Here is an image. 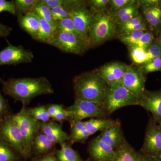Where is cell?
<instances>
[{"label": "cell", "mask_w": 161, "mask_h": 161, "mask_svg": "<svg viewBox=\"0 0 161 161\" xmlns=\"http://www.w3.org/2000/svg\"><path fill=\"white\" fill-rule=\"evenodd\" d=\"M117 25L108 10L94 14L89 35L91 46L98 45L113 37L116 34Z\"/></svg>", "instance_id": "277c9868"}, {"label": "cell", "mask_w": 161, "mask_h": 161, "mask_svg": "<svg viewBox=\"0 0 161 161\" xmlns=\"http://www.w3.org/2000/svg\"><path fill=\"white\" fill-rule=\"evenodd\" d=\"M114 161H142V156L136 152L127 141L118 149Z\"/></svg>", "instance_id": "7402d4cb"}, {"label": "cell", "mask_w": 161, "mask_h": 161, "mask_svg": "<svg viewBox=\"0 0 161 161\" xmlns=\"http://www.w3.org/2000/svg\"><path fill=\"white\" fill-rule=\"evenodd\" d=\"M56 27L57 30L61 31L74 34L77 35V36H79L80 37L83 38L84 40H85L83 37L81 36V35L78 32L77 30L76 29L72 19L70 17L64 18V19L56 22Z\"/></svg>", "instance_id": "4dcf8cb0"}, {"label": "cell", "mask_w": 161, "mask_h": 161, "mask_svg": "<svg viewBox=\"0 0 161 161\" xmlns=\"http://www.w3.org/2000/svg\"><path fill=\"white\" fill-rule=\"evenodd\" d=\"M155 38V36L152 32L147 31L145 32L140 39L132 46L137 47L147 50Z\"/></svg>", "instance_id": "f35d334b"}, {"label": "cell", "mask_w": 161, "mask_h": 161, "mask_svg": "<svg viewBox=\"0 0 161 161\" xmlns=\"http://www.w3.org/2000/svg\"><path fill=\"white\" fill-rule=\"evenodd\" d=\"M9 114V106L8 101L3 97L0 91V120Z\"/></svg>", "instance_id": "7bdbcfd3"}, {"label": "cell", "mask_w": 161, "mask_h": 161, "mask_svg": "<svg viewBox=\"0 0 161 161\" xmlns=\"http://www.w3.org/2000/svg\"><path fill=\"white\" fill-rule=\"evenodd\" d=\"M34 161H57V159L54 156L50 155Z\"/></svg>", "instance_id": "681fc988"}, {"label": "cell", "mask_w": 161, "mask_h": 161, "mask_svg": "<svg viewBox=\"0 0 161 161\" xmlns=\"http://www.w3.org/2000/svg\"><path fill=\"white\" fill-rule=\"evenodd\" d=\"M145 32L142 31H132L118 35V37L121 42L129 47L134 45L140 39Z\"/></svg>", "instance_id": "1f68e13d"}, {"label": "cell", "mask_w": 161, "mask_h": 161, "mask_svg": "<svg viewBox=\"0 0 161 161\" xmlns=\"http://www.w3.org/2000/svg\"><path fill=\"white\" fill-rule=\"evenodd\" d=\"M141 8L149 31L152 32L157 37L161 27V5Z\"/></svg>", "instance_id": "ac0fdd59"}, {"label": "cell", "mask_w": 161, "mask_h": 161, "mask_svg": "<svg viewBox=\"0 0 161 161\" xmlns=\"http://www.w3.org/2000/svg\"><path fill=\"white\" fill-rule=\"evenodd\" d=\"M65 110L68 114L67 120L70 123L85 119L98 118L105 113L103 104L77 99Z\"/></svg>", "instance_id": "ba28073f"}, {"label": "cell", "mask_w": 161, "mask_h": 161, "mask_svg": "<svg viewBox=\"0 0 161 161\" xmlns=\"http://www.w3.org/2000/svg\"><path fill=\"white\" fill-rule=\"evenodd\" d=\"M89 152L96 161H114L116 154L115 149L98 136L90 143Z\"/></svg>", "instance_id": "9a60e30c"}, {"label": "cell", "mask_w": 161, "mask_h": 161, "mask_svg": "<svg viewBox=\"0 0 161 161\" xmlns=\"http://www.w3.org/2000/svg\"><path fill=\"white\" fill-rule=\"evenodd\" d=\"M39 130L45 134L54 145H61L70 139L68 134L64 131L60 125L53 122H40Z\"/></svg>", "instance_id": "2e32d148"}, {"label": "cell", "mask_w": 161, "mask_h": 161, "mask_svg": "<svg viewBox=\"0 0 161 161\" xmlns=\"http://www.w3.org/2000/svg\"><path fill=\"white\" fill-rule=\"evenodd\" d=\"M139 106L151 113L153 120L157 123L161 125V90H146L139 100Z\"/></svg>", "instance_id": "5bb4252c"}, {"label": "cell", "mask_w": 161, "mask_h": 161, "mask_svg": "<svg viewBox=\"0 0 161 161\" xmlns=\"http://www.w3.org/2000/svg\"><path fill=\"white\" fill-rule=\"evenodd\" d=\"M130 51V58L132 62L136 66L145 64L147 62V50L137 47L132 46L128 47Z\"/></svg>", "instance_id": "f546056e"}, {"label": "cell", "mask_w": 161, "mask_h": 161, "mask_svg": "<svg viewBox=\"0 0 161 161\" xmlns=\"http://www.w3.org/2000/svg\"><path fill=\"white\" fill-rule=\"evenodd\" d=\"M36 14L40 21V28L34 40L50 45L53 39L57 29L46 20Z\"/></svg>", "instance_id": "44dd1931"}, {"label": "cell", "mask_w": 161, "mask_h": 161, "mask_svg": "<svg viewBox=\"0 0 161 161\" xmlns=\"http://www.w3.org/2000/svg\"><path fill=\"white\" fill-rule=\"evenodd\" d=\"M42 1L51 9L63 6L72 9H75L86 2L81 0H42Z\"/></svg>", "instance_id": "f1b7e54d"}, {"label": "cell", "mask_w": 161, "mask_h": 161, "mask_svg": "<svg viewBox=\"0 0 161 161\" xmlns=\"http://www.w3.org/2000/svg\"><path fill=\"white\" fill-rule=\"evenodd\" d=\"M71 124V136L73 142H82L92 134L87 130L82 121H77Z\"/></svg>", "instance_id": "603a6c76"}, {"label": "cell", "mask_w": 161, "mask_h": 161, "mask_svg": "<svg viewBox=\"0 0 161 161\" xmlns=\"http://www.w3.org/2000/svg\"><path fill=\"white\" fill-rule=\"evenodd\" d=\"M0 140L21 155L26 156L23 136L11 114L0 120Z\"/></svg>", "instance_id": "8992f818"}, {"label": "cell", "mask_w": 161, "mask_h": 161, "mask_svg": "<svg viewBox=\"0 0 161 161\" xmlns=\"http://www.w3.org/2000/svg\"><path fill=\"white\" fill-rule=\"evenodd\" d=\"M147 62L161 55V42L155 37L150 47L147 50Z\"/></svg>", "instance_id": "d590c367"}, {"label": "cell", "mask_w": 161, "mask_h": 161, "mask_svg": "<svg viewBox=\"0 0 161 161\" xmlns=\"http://www.w3.org/2000/svg\"><path fill=\"white\" fill-rule=\"evenodd\" d=\"M46 108L47 112L50 115L51 118L54 116L55 114H57L60 110L64 108L63 105H62L55 104L48 105V106H46Z\"/></svg>", "instance_id": "f6af8a7d"}, {"label": "cell", "mask_w": 161, "mask_h": 161, "mask_svg": "<svg viewBox=\"0 0 161 161\" xmlns=\"http://www.w3.org/2000/svg\"><path fill=\"white\" fill-rule=\"evenodd\" d=\"M137 2L140 8L155 7L161 5V0H138Z\"/></svg>", "instance_id": "ee69618b"}, {"label": "cell", "mask_w": 161, "mask_h": 161, "mask_svg": "<svg viewBox=\"0 0 161 161\" xmlns=\"http://www.w3.org/2000/svg\"><path fill=\"white\" fill-rule=\"evenodd\" d=\"M159 40H160V41H161V40H160V39H159Z\"/></svg>", "instance_id": "f5cc1de1"}, {"label": "cell", "mask_w": 161, "mask_h": 161, "mask_svg": "<svg viewBox=\"0 0 161 161\" xmlns=\"http://www.w3.org/2000/svg\"><path fill=\"white\" fill-rule=\"evenodd\" d=\"M144 21H145V20L144 19L143 16L142 14L140 13L126 23H124L122 25L117 26L116 34L118 35L122 34L131 26L142 23Z\"/></svg>", "instance_id": "74e56055"}, {"label": "cell", "mask_w": 161, "mask_h": 161, "mask_svg": "<svg viewBox=\"0 0 161 161\" xmlns=\"http://www.w3.org/2000/svg\"><path fill=\"white\" fill-rule=\"evenodd\" d=\"M115 121L105 119L92 118L89 120L84 121L87 130L92 134L101 131L103 132L112 126Z\"/></svg>", "instance_id": "cb8c5ba5"}, {"label": "cell", "mask_w": 161, "mask_h": 161, "mask_svg": "<svg viewBox=\"0 0 161 161\" xmlns=\"http://www.w3.org/2000/svg\"><path fill=\"white\" fill-rule=\"evenodd\" d=\"M142 161H161V157H153L149 156H142Z\"/></svg>", "instance_id": "c3c4849f"}, {"label": "cell", "mask_w": 161, "mask_h": 161, "mask_svg": "<svg viewBox=\"0 0 161 161\" xmlns=\"http://www.w3.org/2000/svg\"><path fill=\"white\" fill-rule=\"evenodd\" d=\"M98 136L115 150L122 146L126 141L124 137L120 124L117 121H115V124L108 130L101 132Z\"/></svg>", "instance_id": "e0dca14e"}, {"label": "cell", "mask_w": 161, "mask_h": 161, "mask_svg": "<svg viewBox=\"0 0 161 161\" xmlns=\"http://www.w3.org/2000/svg\"><path fill=\"white\" fill-rule=\"evenodd\" d=\"M139 100L121 83L108 85L104 99L105 113L112 114L116 110L129 106L138 105Z\"/></svg>", "instance_id": "3957f363"}, {"label": "cell", "mask_w": 161, "mask_h": 161, "mask_svg": "<svg viewBox=\"0 0 161 161\" xmlns=\"http://www.w3.org/2000/svg\"><path fill=\"white\" fill-rule=\"evenodd\" d=\"M73 9L68 7L59 6L51 9L52 16L55 22L64 18L70 17Z\"/></svg>", "instance_id": "ab89813d"}, {"label": "cell", "mask_w": 161, "mask_h": 161, "mask_svg": "<svg viewBox=\"0 0 161 161\" xmlns=\"http://www.w3.org/2000/svg\"><path fill=\"white\" fill-rule=\"evenodd\" d=\"M50 45L64 53L78 55L82 54L90 47L89 43L79 36L57 30Z\"/></svg>", "instance_id": "52a82bcc"}, {"label": "cell", "mask_w": 161, "mask_h": 161, "mask_svg": "<svg viewBox=\"0 0 161 161\" xmlns=\"http://www.w3.org/2000/svg\"><path fill=\"white\" fill-rule=\"evenodd\" d=\"M73 83L75 99L103 103L107 84L94 70L76 76Z\"/></svg>", "instance_id": "7a4b0ae2"}, {"label": "cell", "mask_w": 161, "mask_h": 161, "mask_svg": "<svg viewBox=\"0 0 161 161\" xmlns=\"http://www.w3.org/2000/svg\"><path fill=\"white\" fill-rule=\"evenodd\" d=\"M110 0H91L87 1L88 6L92 12H101L107 10Z\"/></svg>", "instance_id": "60d3db41"}, {"label": "cell", "mask_w": 161, "mask_h": 161, "mask_svg": "<svg viewBox=\"0 0 161 161\" xmlns=\"http://www.w3.org/2000/svg\"><path fill=\"white\" fill-rule=\"evenodd\" d=\"M51 118L54 120L61 123L64 121L68 120V114L65 109L64 108L59 111Z\"/></svg>", "instance_id": "bcb514c9"}, {"label": "cell", "mask_w": 161, "mask_h": 161, "mask_svg": "<svg viewBox=\"0 0 161 161\" xmlns=\"http://www.w3.org/2000/svg\"><path fill=\"white\" fill-rule=\"evenodd\" d=\"M125 66L126 64L120 62H111L104 64L94 71L108 85H112L121 83Z\"/></svg>", "instance_id": "4fadbf2b"}, {"label": "cell", "mask_w": 161, "mask_h": 161, "mask_svg": "<svg viewBox=\"0 0 161 161\" xmlns=\"http://www.w3.org/2000/svg\"><path fill=\"white\" fill-rule=\"evenodd\" d=\"M0 82L4 94L22 103L23 106L37 96L54 93L51 84L44 77L10 78L6 80L0 78Z\"/></svg>", "instance_id": "6da1fadb"}, {"label": "cell", "mask_w": 161, "mask_h": 161, "mask_svg": "<svg viewBox=\"0 0 161 161\" xmlns=\"http://www.w3.org/2000/svg\"><path fill=\"white\" fill-rule=\"evenodd\" d=\"M87 1L72 10L70 18L78 32L90 45L89 35L94 14L87 7ZM91 47V45H90Z\"/></svg>", "instance_id": "7c38bea8"}, {"label": "cell", "mask_w": 161, "mask_h": 161, "mask_svg": "<svg viewBox=\"0 0 161 161\" xmlns=\"http://www.w3.org/2000/svg\"><path fill=\"white\" fill-rule=\"evenodd\" d=\"M144 75L154 72H161V55L147 63L137 66Z\"/></svg>", "instance_id": "d6a6232c"}, {"label": "cell", "mask_w": 161, "mask_h": 161, "mask_svg": "<svg viewBox=\"0 0 161 161\" xmlns=\"http://www.w3.org/2000/svg\"><path fill=\"white\" fill-rule=\"evenodd\" d=\"M158 39H160V40H161V27L160 28V29L159 31L158 36L157 37Z\"/></svg>", "instance_id": "f907efd6"}, {"label": "cell", "mask_w": 161, "mask_h": 161, "mask_svg": "<svg viewBox=\"0 0 161 161\" xmlns=\"http://www.w3.org/2000/svg\"><path fill=\"white\" fill-rule=\"evenodd\" d=\"M81 161V160H79V161Z\"/></svg>", "instance_id": "816d5d0a"}, {"label": "cell", "mask_w": 161, "mask_h": 161, "mask_svg": "<svg viewBox=\"0 0 161 161\" xmlns=\"http://www.w3.org/2000/svg\"><path fill=\"white\" fill-rule=\"evenodd\" d=\"M140 8L137 1L128 5L113 14H110L117 26L122 25L130 21L140 14Z\"/></svg>", "instance_id": "ffe728a7"}, {"label": "cell", "mask_w": 161, "mask_h": 161, "mask_svg": "<svg viewBox=\"0 0 161 161\" xmlns=\"http://www.w3.org/2000/svg\"><path fill=\"white\" fill-rule=\"evenodd\" d=\"M31 12L34 13L56 28V22L53 19L51 9L43 3L42 0H39V2Z\"/></svg>", "instance_id": "4316f807"}, {"label": "cell", "mask_w": 161, "mask_h": 161, "mask_svg": "<svg viewBox=\"0 0 161 161\" xmlns=\"http://www.w3.org/2000/svg\"><path fill=\"white\" fill-rule=\"evenodd\" d=\"M142 150L145 155L161 157V125L152 118L147 125Z\"/></svg>", "instance_id": "30bf717a"}, {"label": "cell", "mask_w": 161, "mask_h": 161, "mask_svg": "<svg viewBox=\"0 0 161 161\" xmlns=\"http://www.w3.org/2000/svg\"><path fill=\"white\" fill-rule=\"evenodd\" d=\"M28 110L30 114L34 118L41 122H47L51 118L50 115L47 109L46 106H45L31 108Z\"/></svg>", "instance_id": "836d02e7"}, {"label": "cell", "mask_w": 161, "mask_h": 161, "mask_svg": "<svg viewBox=\"0 0 161 161\" xmlns=\"http://www.w3.org/2000/svg\"><path fill=\"white\" fill-rule=\"evenodd\" d=\"M145 80V75L137 66L126 64L121 83L139 100L146 91Z\"/></svg>", "instance_id": "8fae6325"}, {"label": "cell", "mask_w": 161, "mask_h": 161, "mask_svg": "<svg viewBox=\"0 0 161 161\" xmlns=\"http://www.w3.org/2000/svg\"><path fill=\"white\" fill-rule=\"evenodd\" d=\"M54 145L46 135L40 131V132H37L35 136L32 149L37 153L43 154L51 151Z\"/></svg>", "instance_id": "d4e9b609"}, {"label": "cell", "mask_w": 161, "mask_h": 161, "mask_svg": "<svg viewBox=\"0 0 161 161\" xmlns=\"http://www.w3.org/2000/svg\"><path fill=\"white\" fill-rule=\"evenodd\" d=\"M60 149L57 151L58 161H78L80 157L78 153L66 142L60 145Z\"/></svg>", "instance_id": "484cf974"}, {"label": "cell", "mask_w": 161, "mask_h": 161, "mask_svg": "<svg viewBox=\"0 0 161 161\" xmlns=\"http://www.w3.org/2000/svg\"><path fill=\"white\" fill-rule=\"evenodd\" d=\"M3 12H7L12 14L16 15V12L13 1L0 0V13Z\"/></svg>", "instance_id": "b9f144b4"}, {"label": "cell", "mask_w": 161, "mask_h": 161, "mask_svg": "<svg viewBox=\"0 0 161 161\" xmlns=\"http://www.w3.org/2000/svg\"><path fill=\"white\" fill-rule=\"evenodd\" d=\"M12 30V27L0 23V38L7 37L10 35Z\"/></svg>", "instance_id": "7dc6e473"}, {"label": "cell", "mask_w": 161, "mask_h": 161, "mask_svg": "<svg viewBox=\"0 0 161 161\" xmlns=\"http://www.w3.org/2000/svg\"><path fill=\"white\" fill-rule=\"evenodd\" d=\"M15 151L12 147L0 140V161H15Z\"/></svg>", "instance_id": "e575fe53"}, {"label": "cell", "mask_w": 161, "mask_h": 161, "mask_svg": "<svg viewBox=\"0 0 161 161\" xmlns=\"http://www.w3.org/2000/svg\"></svg>", "instance_id": "db71d44e"}, {"label": "cell", "mask_w": 161, "mask_h": 161, "mask_svg": "<svg viewBox=\"0 0 161 161\" xmlns=\"http://www.w3.org/2000/svg\"><path fill=\"white\" fill-rule=\"evenodd\" d=\"M39 0H14L16 14L25 15L31 12Z\"/></svg>", "instance_id": "83f0119b"}, {"label": "cell", "mask_w": 161, "mask_h": 161, "mask_svg": "<svg viewBox=\"0 0 161 161\" xmlns=\"http://www.w3.org/2000/svg\"><path fill=\"white\" fill-rule=\"evenodd\" d=\"M136 0H110L107 10L110 14H113L120 9L134 3Z\"/></svg>", "instance_id": "8d00e7d4"}, {"label": "cell", "mask_w": 161, "mask_h": 161, "mask_svg": "<svg viewBox=\"0 0 161 161\" xmlns=\"http://www.w3.org/2000/svg\"><path fill=\"white\" fill-rule=\"evenodd\" d=\"M8 45L0 51V66L16 65L20 64L31 63L34 58L33 53L22 45L15 46L7 41Z\"/></svg>", "instance_id": "9c48e42d"}, {"label": "cell", "mask_w": 161, "mask_h": 161, "mask_svg": "<svg viewBox=\"0 0 161 161\" xmlns=\"http://www.w3.org/2000/svg\"><path fill=\"white\" fill-rule=\"evenodd\" d=\"M17 22L20 28L34 39L40 28V21L36 15L33 12H30L25 15L19 14Z\"/></svg>", "instance_id": "d6986e66"}, {"label": "cell", "mask_w": 161, "mask_h": 161, "mask_svg": "<svg viewBox=\"0 0 161 161\" xmlns=\"http://www.w3.org/2000/svg\"><path fill=\"white\" fill-rule=\"evenodd\" d=\"M12 117L17 124L23 136L26 156L30 155L36 134L39 130L40 121L34 118L28 109L23 106L21 110Z\"/></svg>", "instance_id": "5b68a950"}]
</instances>
